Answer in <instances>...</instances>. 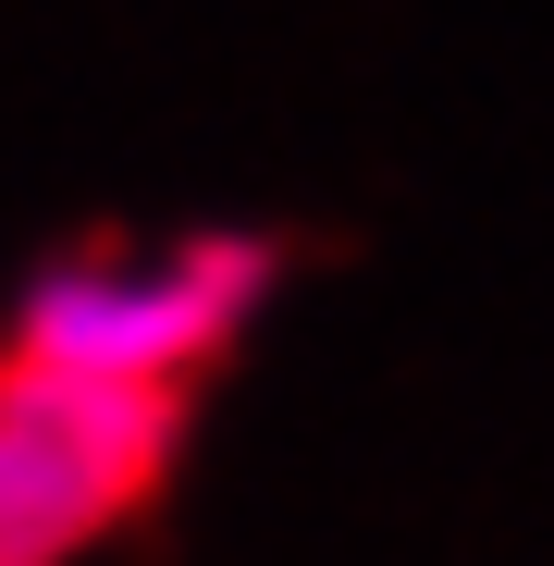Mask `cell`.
I'll use <instances>...</instances> for the list:
<instances>
[{"label":"cell","instance_id":"cell-1","mask_svg":"<svg viewBox=\"0 0 554 566\" xmlns=\"http://www.w3.org/2000/svg\"><path fill=\"white\" fill-rule=\"evenodd\" d=\"M284 247L271 234H148V247H74L13 296V357L74 369L112 395H198L234 333L271 308Z\"/></svg>","mask_w":554,"mask_h":566},{"label":"cell","instance_id":"cell-2","mask_svg":"<svg viewBox=\"0 0 554 566\" xmlns=\"http://www.w3.org/2000/svg\"><path fill=\"white\" fill-rule=\"evenodd\" d=\"M173 443H185L173 395H112L0 345V566H86L112 530L148 517Z\"/></svg>","mask_w":554,"mask_h":566}]
</instances>
